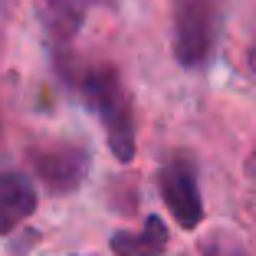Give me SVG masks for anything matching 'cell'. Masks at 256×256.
Instances as JSON below:
<instances>
[{"label":"cell","mask_w":256,"mask_h":256,"mask_svg":"<svg viewBox=\"0 0 256 256\" xmlns=\"http://www.w3.org/2000/svg\"><path fill=\"white\" fill-rule=\"evenodd\" d=\"M69 79H72L76 89L82 92L86 106L98 115L112 154L118 161H132L135 158V122H132V106H128V96L122 89L115 69L102 62V66L79 69Z\"/></svg>","instance_id":"6da1fadb"},{"label":"cell","mask_w":256,"mask_h":256,"mask_svg":"<svg viewBox=\"0 0 256 256\" xmlns=\"http://www.w3.org/2000/svg\"><path fill=\"white\" fill-rule=\"evenodd\" d=\"M224 30V0H174L171 36L174 60L184 69H207Z\"/></svg>","instance_id":"7a4b0ae2"},{"label":"cell","mask_w":256,"mask_h":256,"mask_svg":"<svg viewBox=\"0 0 256 256\" xmlns=\"http://www.w3.org/2000/svg\"><path fill=\"white\" fill-rule=\"evenodd\" d=\"M158 188L164 204L171 207L174 220L184 230H197L204 220V197L200 184H197V164L188 154H174L171 161H164L158 171Z\"/></svg>","instance_id":"3957f363"},{"label":"cell","mask_w":256,"mask_h":256,"mask_svg":"<svg viewBox=\"0 0 256 256\" xmlns=\"http://www.w3.org/2000/svg\"><path fill=\"white\" fill-rule=\"evenodd\" d=\"M40 181L53 194H69L86 181L89 174V151L82 144H50L40 154H33Z\"/></svg>","instance_id":"277c9868"},{"label":"cell","mask_w":256,"mask_h":256,"mask_svg":"<svg viewBox=\"0 0 256 256\" xmlns=\"http://www.w3.org/2000/svg\"><path fill=\"white\" fill-rule=\"evenodd\" d=\"M98 0H36L40 10V23L46 30V40H50V50H53L60 69L66 66V50L76 40V33L82 30V20Z\"/></svg>","instance_id":"5b68a950"},{"label":"cell","mask_w":256,"mask_h":256,"mask_svg":"<svg viewBox=\"0 0 256 256\" xmlns=\"http://www.w3.org/2000/svg\"><path fill=\"white\" fill-rule=\"evenodd\" d=\"M36 210V188L20 171H0V234H14Z\"/></svg>","instance_id":"8992f818"},{"label":"cell","mask_w":256,"mask_h":256,"mask_svg":"<svg viewBox=\"0 0 256 256\" xmlns=\"http://www.w3.org/2000/svg\"><path fill=\"white\" fill-rule=\"evenodd\" d=\"M108 246L115 256H161L168 246V226L158 214H151L138 234H128V230L112 234Z\"/></svg>","instance_id":"52a82bcc"},{"label":"cell","mask_w":256,"mask_h":256,"mask_svg":"<svg viewBox=\"0 0 256 256\" xmlns=\"http://www.w3.org/2000/svg\"><path fill=\"white\" fill-rule=\"evenodd\" d=\"M204 256H253L246 246H243V240L236 234H230V230H214L207 240H204Z\"/></svg>","instance_id":"ba28073f"},{"label":"cell","mask_w":256,"mask_h":256,"mask_svg":"<svg viewBox=\"0 0 256 256\" xmlns=\"http://www.w3.org/2000/svg\"><path fill=\"white\" fill-rule=\"evenodd\" d=\"M246 168H250V174H256V154L250 158V164H246Z\"/></svg>","instance_id":"9c48e42d"},{"label":"cell","mask_w":256,"mask_h":256,"mask_svg":"<svg viewBox=\"0 0 256 256\" xmlns=\"http://www.w3.org/2000/svg\"><path fill=\"white\" fill-rule=\"evenodd\" d=\"M250 62H253V72H256V46H253V53H250Z\"/></svg>","instance_id":"30bf717a"}]
</instances>
